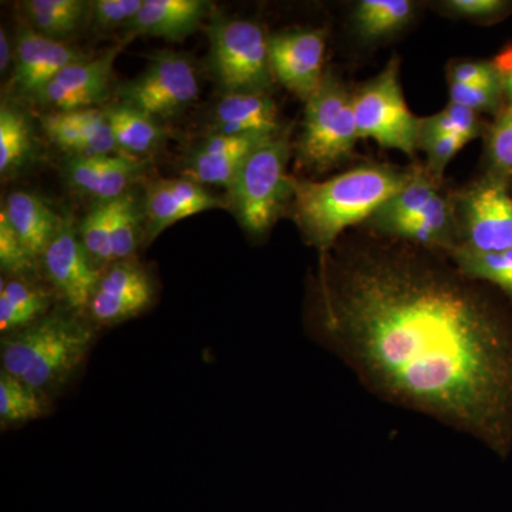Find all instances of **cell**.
Wrapping results in <instances>:
<instances>
[{"label": "cell", "mask_w": 512, "mask_h": 512, "mask_svg": "<svg viewBox=\"0 0 512 512\" xmlns=\"http://www.w3.org/2000/svg\"><path fill=\"white\" fill-rule=\"evenodd\" d=\"M326 323L387 393L497 441L512 414V350L480 299L406 252L352 256Z\"/></svg>", "instance_id": "6da1fadb"}, {"label": "cell", "mask_w": 512, "mask_h": 512, "mask_svg": "<svg viewBox=\"0 0 512 512\" xmlns=\"http://www.w3.org/2000/svg\"><path fill=\"white\" fill-rule=\"evenodd\" d=\"M412 175L413 168L363 165L325 181L291 177L293 218L312 245L328 252L346 228L369 221Z\"/></svg>", "instance_id": "7a4b0ae2"}, {"label": "cell", "mask_w": 512, "mask_h": 512, "mask_svg": "<svg viewBox=\"0 0 512 512\" xmlns=\"http://www.w3.org/2000/svg\"><path fill=\"white\" fill-rule=\"evenodd\" d=\"M92 330L69 316H45L3 336L2 370L45 394L63 386L86 359Z\"/></svg>", "instance_id": "3957f363"}, {"label": "cell", "mask_w": 512, "mask_h": 512, "mask_svg": "<svg viewBox=\"0 0 512 512\" xmlns=\"http://www.w3.org/2000/svg\"><path fill=\"white\" fill-rule=\"evenodd\" d=\"M289 157L291 143L282 131L249 154L228 188L227 208L249 234H265L291 201Z\"/></svg>", "instance_id": "277c9868"}, {"label": "cell", "mask_w": 512, "mask_h": 512, "mask_svg": "<svg viewBox=\"0 0 512 512\" xmlns=\"http://www.w3.org/2000/svg\"><path fill=\"white\" fill-rule=\"evenodd\" d=\"M359 140L353 94L332 73H325L319 89L305 103L296 165L309 173H326L345 163Z\"/></svg>", "instance_id": "5b68a950"}, {"label": "cell", "mask_w": 512, "mask_h": 512, "mask_svg": "<svg viewBox=\"0 0 512 512\" xmlns=\"http://www.w3.org/2000/svg\"><path fill=\"white\" fill-rule=\"evenodd\" d=\"M210 66L224 93H266L274 84L269 36L254 20L212 15Z\"/></svg>", "instance_id": "8992f818"}, {"label": "cell", "mask_w": 512, "mask_h": 512, "mask_svg": "<svg viewBox=\"0 0 512 512\" xmlns=\"http://www.w3.org/2000/svg\"><path fill=\"white\" fill-rule=\"evenodd\" d=\"M359 138H372L380 147L416 153L420 119L404 101L399 80V59L392 57L383 72L353 94Z\"/></svg>", "instance_id": "52a82bcc"}, {"label": "cell", "mask_w": 512, "mask_h": 512, "mask_svg": "<svg viewBox=\"0 0 512 512\" xmlns=\"http://www.w3.org/2000/svg\"><path fill=\"white\" fill-rule=\"evenodd\" d=\"M200 93V80L191 57L174 50H157L148 57L146 70L119 89L121 103L156 120L183 113Z\"/></svg>", "instance_id": "ba28073f"}, {"label": "cell", "mask_w": 512, "mask_h": 512, "mask_svg": "<svg viewBox=\"0 0 512 512\" xmlns=\"http://www.w3.org/2000/svg\"><path fill=\"white\" fill-rule=\"evenodd\" d=\"M464 247L478 252L512 249V197L497 178L474 184L454 201Z\"/></svg>", "instance_id": "9c48e42d"}, {"label": "cell", "mask_w": 512, "mask_h": 512, "mask_svg": "<svg viewBox=\"0 0 512 512\" xmlns=\"http://www.w3.org/2000/svg\"><path fill=\"white\" fill-rule=\"evenodd\" d=\"M326 33L322 29H295L269 36L272 73L282 86L308 101L323 76Z\"/></svg>", "instance_id": "30bf717a"}, {"label": "cell", "mask_w": 512, "mask_h": 512, "mask_svg": "<svg viewBox=\"0 0 512 512\" xmlns=\"http://www.w3.org/2000/svg\"><path fill=\"white\" fill-rule=\"evenodd\" d=\"M47 278L73 311L89 308L103 269L97 268L70 221H64L42 256Z\"/></svg>", "instance_id": "8fae6325"}, {"label": "cell", "mask_w": 512, "mask_h": 512, "mask_svg": "<svg viewBox=\"0 0 512 512\" xmlns=\"http://www.w3.org/2000/svg\"><path fill=\"white\" fill-rule=\"evenodd\" d=\"M121 49V45L111 47L96 59H86L64 67L33 100L52 111L99 106L109 97L114 62Z\"/></svg>", "instance_id": "7c38bea8"}, {"label": "cell", "mask_w": 512, "mask_h": 512, "mask_svg": "<svg viewBox=\"0 0 512 512\" xmlns=\"http://www.w3.org/2000/svg\"><path fill=\"white\" fill-rule=\"evenodd\" d=\"M153 295V284L143 266L127 259L104 269L87 309L99 325H119L146 311Z\"/></svg>", "instance_id": "4fadbf2b"}, {"label": "cell", "mask_w": 512, "mask_h": 512, "mask_svg": "<svg viewBox=\"0 0 512 512\" xmlns=\"http://www.w3.org/2000/svg\"><path fill=\"white\" fill-rule=\"evenodd\" d=\"M227 208V202L211 194L204 185L190 178H170L151 181L144 195V237L147 244L173 227L177 222L201 212Z\"/></svg>", "instance_id": "5bb4252c"}, {"label": "cell", "mask_w": 512, "mask_h": 512, "mask_svg": "<svg viewBox=\"0 0 512 512\" xmlns=\"http://www.w3.org/2000/svg\"><path fill=\"white\" fill-rule=\"evenodd\" d=\"M86 59L89 57L76 47L50 39L32 26H26L16 37L13 84L19 93L35 99L64 67Z\"/></svg>", "instance_id": "9a60e30c"}, {"label": "cell", "mask_w": 512, "mask_h": 512, "mask_svg": "<svg viewBox=\"0 0 512 512\" xmlns=\"http://www.w3.org/2000/svg\"><path fill=\"white\" fill-rule=\"evenodd\" d=\"M146 160L110 154V156L69 157L64 178L74 191L97 202L119 200L130 192L146 168Z\"/></svg>", "instance_id": "2e32d148"}, {"label": "cell", "mask_w": 512, "mask_h": 512, "mask_svg": "<svg viewBox=\"0 0 512 512\" xmlns=\"http://www.w3.org/2000/svg\"><path fill=\"white\" fill-rule=\"evenodd\" d=\"M272 137L275 136H227L211 133L188 158L184 165V177L204 187L221 185L228 190L249 154Z\"/></svg>", "instance_id": "e0dca14e"}, {"label": "cell", "mask_w": 512, "mask_h": 512, "mask_svg": "<svg viewBox=\"0 0 512 512\" xmlns=\"http://www.w3.org/2000/svg\"><path fill=\"white\" fill-rule=\"evenodd\" d=\"M211 9L212 3L205 0H144L136 18L124 29L127 42L134 36L164 37L178 42L200 28Z\"/></svg>", "instance_id": "ac0fdd59"}, {"label": "cell", "mask_w": 512, "mask_h": 512, "mask_svg": "<svg viewBox=\"0 0 512 512\" xmlns=\"http://www.w3.org/2000/svg\"><path fill=\"white\" fill-rule=\"evenodd\" d=\"M212 133L276 136L282 133L278 109L266 93H224L211 116Z\"/></svg>", "instance_id": "d6986e66"}, {"label": "cell", "mask_w": 512, "mask_h": 512, "mask_svg": "<svg viewBox=\"0 0 512 512\" xmlns=\"http://www.w3.org/2000/svg\"><path fill=\"white\" fill-rule=\"evenodd\" d=\"M2 210L35 261H42L64 220L32 192H10Z\"/></svg>", "instance_id": "ffe728a7"}, {"label": "cell", "mask_w": 512, "mask_h": 512, "mask_svg": "<svg viewBox=\"0 0 512 512\" xmlns=\"http://www.w3.org/2000/svg\"><path fill=\"white\" fill-rule=\"evenodd\" d=\"M103 110L123 156L146 160L163 143L164 128L144 111L121 101L109 104Z\"/></svg>", "instance_id": "44dd1931"}, {"label": "cell", "mask_w": 512, "mask_h": 512, "mask_svg": "<svg viewBox=\"0 0 512 512\" xmlns=\"http://www.w3.org/2000/svg\"><path fill=\"white\" fill-rule=\"evenodd\" d=\"M50 298L43 289L22 279L5 278L0 282V330L3 335L28 328L45 318Z\"/></svg>", "instance_id": "7402d4cb"}, {"label": "cell", "mask_w": 512, "mask_h": 512, "mask_svg": "<svg viewBox=\"0 0 512 512\" xmlns=\"http://www.w3.org/2000/svg\"><path fill=\"white\" fill-rule=\"evenodd\" d=\"M32 28L50 39L62 40L82 26L90 2L83 0H29L23 3Z\"/></svg>", "instance_id": "603a6c76"}, {"label": "cell", "mask_w": 512, "mask_h": 512, "mask_svg": "<svg viewBox=\"0 0 512 512\" xmlns=\"http://www.w3.org/2000/svg\"><path fill=\"white\" fill-rule=\"evenodd\" d=\"M439 194V181L424 168H413L412 180L369 218L373 228L386 222L419 218Z\"/></svg>", "instance_id": "cb8c5ba5"}, {"label": "cell", "mask_w": 512, "mask_h": 512, "mask_svg": "<svg viewBox=\"0 0 512 512\" xmlns=\"http://www.w3.org/2000/svg\"><path fill=\"white\" fill-rule=\"evenodd\" d=\"M33 151L32 130L26 117L15 107H0V174L16 173L28 163Z\"/></svg>", "instance_id": "d4e9b609"}, {"label": "cell", "mask_w": 512, "mask_h": 512, "mask_svg": "<svg viewBox=\"0 0 512 512\" xmlns=\"http://www.w3.org/2000/svg\"><path fill=\"white\" fill-rule=\"evenodd\" d=\"M409 0H362L355 12L356 28L366 39L393 35L412 19Z\"/></svg>", "instance_id": "484cf974"}, {"label": "cell", "mask_w": 512, "mask_h": 512, "mask_svg": "<svg viewBox=\"0 0 512 512\" xmlns=\"http://www.w3.org/2000/svg\"><path fill=\"white\" fill-rule=\"evenodd\" d=\"M45 394L16 379L5 370L0 375V423L3 429L45 416Z\"/></svg>", "instance_id": "4316f807"}, {"label": "cell", "mask_w": 512, "mask_h": 512, "mask_svg": "<svg viewBox=\"0 0 512 512\" xmlns=\"http://www.w3.org/2000/svg\"><path fill=\"white\" fill-rule=\"evenodd\" d=\"M143 221V208L133 192L114 201L110 241L113 262L127 261L136 254L143 239Z\"/></svg>", "instance_id": "83f0119b"}, {"label": "cell", "mask_w": 512, "mask_h": 512, "mask_svg": "<svg viewBox=\"0 0 512 512\" xmlns=\"http://www.w3.org/2000/svg\"><path fill=\"white\" fill-rule=\"evenodd\" d=\"M451 252L463 274L470 278L493 282L512 295V249L501 252H478L461 245L451 249Z\"/></svg>", "instance_id": "f1b7e54d"}, {"label": "cell", "mask_w": 512, "mask_h": 512, "mask_svg": "<svg viewBox=\"0 0 512 512\" xmlns=\"http://www.w3.org/2000/svg\"><path fill=\"white\" fill-rule=\"evenodd\" d=\"M116 201V200H114ZM114 201L97 202L80 222L77 234L84 249L99 269L113 265L111 254V225L114 217Z\"/></svg>", "instance_id": "f546056e"}, {"label": "cell", "mask_w": 512, "mask_h": 512, "mask_svg": "<svg viewBox=\"0 0 512 512\" xmlns=\"http://www.w3.org/2000/svg\"><path fill=\"white\" fill-rule=\"evenodd\" d=\"M481 126L476 111L450 103L434 116L420 119L417 146L443 136H461L468 141L480 136Z\"/></svg>", "instance_id": "4dcf8cb0"}, {"label": "cell", "mask_w": 512, "mask_h": 512, "mask_svg": "<svg viewBox=\"0 0 512 512\" xmlns=\"http://www.w3.org/2000/svg\"><path fill=\"white\" fill-rule=\"evenodd\" d=\"M46 136L70 157L89 156L82 131L67 111H50L42 117Z\"/></svg>", "instance_id": "1f68e13d"}, {"label": "cell", "mask_w": 512, "mask_h": 512, "mask_svg": "<svg viewBox=\"0 0 512 512\" xmlns=\"http://www.w3.org/2000/svg\"><path fill=\"white\" fill-rule=\"evenodd\" d=\"M0 265L6 274L13 276L28 274L36 265L3 210L0 211Z\"/></svg>", "instance_id": "d6a6232c"}, {"label": "cell", "mask_w": 512, "mask_h": 512, "mask_svg": "<svg viewBox=\"0 0 512 512\" xmlns=\"http://www.w3.org/2000/svg\"><path fill=\"white\" fill-rule=\"evenodd\" d=\"M144 0H94L90 2L89 18L94 29H126L136 18Z\"/></svg>", "instance_id": "836d02e7"}, {"label": "cell", "mask_w": 512, "mask_h": 512, "mask_svg": "<svg viewBox=\"0 0 512 512\" xmlns=\"http://www.w3.org/2000/svg\"><path fill=\"white\" fill-rule=\"evenodd\" d=\"M488 154L497 173L512 174V104L500 114L491 128Z\"/></svg>", "instance_id": "e575fe53"}, {"label": "cell", "mask_w": 512, "mask_h": 512, "mask_svg": "<svg viewBox=\"0 0 512 512\" xmlns=\"http://www.w3.org/2000/svg\"><path fill=\"white\" fill-rule=\"evenodd\" d=\"M501 79L477 84H450V103L473 111L493 110L500 99Z\"/></svg>", "instance_id": "d590c367"}, {"label": "cell", "mask_w": 512, "mask_h": 512, "mask_svg": "<svg viewBox=\"0 0 512 512\" xmlns=\"http://www.w3.org/2000/svg\"><path fill=\"white\" fill-rule=\"evenodd\" d=\"M467 143V138L461 136H443L427 141L420 146L427 153L426 170L429 171L431 177L439 181L443 177L448 163Z\"/></svg>", "instance_id": "8d00e7d4"}, {"label": "cell", "mask_w": 512, "mask_h": 512, "mask_svg": "<svg viewBox=\"0 0 512 512\" xmlns=\"http://www.w3.org/2000/svg\"><path fill=\"white\" fill-rule=\"evenodd\" d=\"M497 79H501L497 67L485 62L454 63L448 70L450 84H477Z\"/></svg>", "instance_id": "74e56055"}, {"label": "cell", "mask_w": 512, "mask_h": 512, "mask_svg": "<svg viewBox=\"0 0 512 512\" xmlns=\"http://www.w3.org/2000/svg\"><path fill=\"white\" fill-rule=\"evenodd\" d=\"M505 3L500 0H451L447 2V8L461 16L481 18V16L494 15L504 8Z\"/></svg>", "instance_id": "f35d334b"}, {"label": "cell", "mask_w": 512, "mask_h": 512, "mask_svg": "<svg viewBox=\"0 0 512 512\" xmlns=\"http://www.w3.org/2000/svg\"><path fill=\"white\" fill-rule=\"evenodd\" d=\"M15 60V49L10 43L5 29L0 30V72L5 74L10 69V64Z\"/></svg>", "instance_id": "ab89813d"}, {"label": "cell", "mask_w": 512, "mask_h": 512, "mask_svg": "<svg viewBox=\"0 0 512 512\" xmlns=\"http://www.w3.org/2000/svg\"><path fill=\"white\" fill-rule=\"evenodd\" d=\"M503 86L512 99V74H504Z\"/></svg>", "instance_id": "60d3db41"}, {"label": "cell", "mask_w": 512, "mask_h": 512, "mask_svg": "<svg viewBox=\"0 0 512 512\" xmlns=\"http://www.w3.org/2000/svg\"><path fill=\"white\" fill-rule=\"evenodd\" d=\"M505 74H512V66L505 69Z\"/></svg>", "instance_id": "b9f144b4"}]
</instances>
